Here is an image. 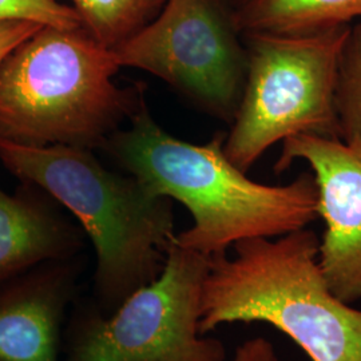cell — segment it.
<instances>
[{
    "mask_svg": "<svg viewBox=\"0 0 361 361\" xmlns=\"http://www.w3.org/2000/svg\"><path fill=\"white\" fill-rule=\"evenodd\" d=\"M225 137L217 133L204 145L182 141L155 122L145 102L101 150L153 193L190 212L193 225L176 243L207 257L244 240L296 232L317 219L313 176L283 186L250 180L225 154Z\"/></svg>",
    "mask_w": 361,
    "mask_h": 361,
    "instance_id": "1",
    "label": "cell"
},
{
    "mask_svg": "<svg viewBox=\"0 0 361 361\" xmlns=\"http://www.w3.org/2000/svg\"><path fill=\"white\" fill-rule=\"evenodd\" d=\"M94 150L0 141V162L77 219L97 256L94 293L110 314L161 273L174 243L173 201L137 177L104 168Z\"/></svg>",
    "mask_w": 361,
    "mask_h": 361,
    "instance_id": "2",
    "label": "cell"
},
{
    "mask_svg": "<svg viewBox=\"0 0 361 361\" xmlns=\"http://www.w3.org/2000/svg\"><path fill=\"white\" fill-rule=\"evenodd\" d=\"M83 27L42 26L0 61V141L101 150L146 102Z\"/></svg>",
    "mask_w": 361,
    "mask_h": 361,
    "instance_id": "3",
    "label": "cell"
},
{
    "mask_svg": "<svg viewBox=\"0 0 361 361\" xmlns=\"http://www.w3.org/2000/svg\"><path fill=\"white\" fill-rule=\"evenodd\" d=\"M317 234L304 228L249 238L210 257L202 285L200 334L222 324L267 323L310 361H361V310L341 301L319 264Z\"/></svg>",
    "mask_w": 361,
    "mask_h": 361,
    "instance_id": "4",
    "label": "cell"
},
{
    "mask_svg": "<svg viewBox=\"0 0 361 361\" xmlns=\"http://www.w3.org/2000/svg\"><path fill=\"white\" fill-rule=\"evenodd\" d=\"M350 27L243 35L245 86L224 143L237 168L246 173L273 145L295 135L337 138L336 86Z\"/></svg>",
    "mask_w": 361,
    "mask_h": 361,
    "instance_id": "5",
    "label": "cell"
},
{
    "mask_svg": "<svg viewBox=\"0 0 361 361\" xmlns=\"http://www.w3.org/2000/svg\"><path fill=\"white\" fill-rule=\"evenodd\" d=\"M209 262L174 240L161 273L114 312H77L62 361H226L224 344L200 334Z\"/></svg>",
    "mask_w": 361,
    "mask_h": 361,
    "instance_id": "6",
    "label": "cell"
},
{
    "mask_svg": "<svg viewBox=\"0 0 361 361\" xmlns=\"http://www.w3.org/2000/svg\"><path fill=\"white\" fill-rule=\"evenodd\" d=\"M114 52L121 67L150 73L210 116L232 122L247 68L232 0H166Z\"/></svg>",
    "mask_w": 361,
    "mask_h": 361,
    "instance_id": "7",
    "label": "cell"
},
{
    "mask_svg": "<svg viewBox=\"0 0 361 361\" xmlns=\"http://www.w3.org/2000/svg\"><path fill=\"white\" fill-rule=\"evenodd\" d=\"M296 161L310 166L317 186V217L325 224L319 264L341 301H361V149L338 138L301 134L283 142L274 171Z\"/></svg>",
    "mask_w": 361,
    "mask_h": 361,
    "instance_id": "8",
    "label": "cell"
},
{
    "mask_svg": "<svg viewBox=\"0 0 361 361\" xmlns=\"http://www.w3.org/2000/svg\"><path fill=\"white\" fill-rule=\"evenodd\" d=\"M79 273V259L70 258L0 285V361H62L63 322Z\"/></svg>",
    "mask_w": 361,
    "mask_h": 361,
    "instance_id": "9",
    "label": "cell"
},
{
    "mask_svg": "<svg viewBox=\"0 0 361 361\" xmlns=\"http://www.w3.org/2000/svg\"><path fill=\"white\" fill-rule=\"evenodd\" d=\"M0 188V285L42 264L79 256L86 234L40 188Z\"/></svg>",
    "mask_w": 361,
    "mask_h": 361,
    "instance_id": "10",
    "label": "cell"
},
{
    "mask_svg": "<svg viewBox=\"0 0 361 361\" xmlns=\"http://www.w3.org/2000/svg\"><path fill=\"white\" fill-rule=\"evenodd\" d=\"M361 19V0H244L234 8L241 35L307 34Z\"/></svg>",
    "mask_w": 361,
    "mask_h": 361,
    "instance_id": "11",
    "label": "cell"
},
{
    "mask_svg": "<svg viewBox=\"0 0 361 361\" xmlns=\"http://www.w3.org/2000/svg\"><path fill=\"white\" fill-rule=\"evenodd\" d=\"M82 27L102 46L116 50L150 23L166 0H71Z\"/></svg>",
    "mask_w": 361,
    "mask_h": 361,
    "instance_id": "12",
    "label": "cell"
},
{
    "mask_svg": "<svg viewBox=\"0 0 361 361\" xmlns=\"http://www.w3.org/2000/svg\"><path fill=\"white\" fill-rule=\"evenodd\" d=\"M337 138L361 149V20L350 27L336 86Z\"/></svg>",
    "mask_w": 361,
    "mask_h": 361,
    "instance_id": "13",
    "label": "cell"
},
{
    "mask_svg": "<svg viewBox=\"0 0 361 361\" xmlns=\"http://www.w3.org/2000/svg\"><path fill=\"white\" fill-rule=\"evenodd\" d=\"M10 20L61 28L82 26L78 13L58 0H0V23Z\"/></svg>",
    "mask_w": 361,
    "mask_h": 361,
    "instance_id": "14",
    "label": "cell"
},
{
    "mask_svg": "<svg viewBox=\"0 0 361 361\" xmlns=\"http://www.w3.org/2000/svg\"><path fill=\"white\" fill-rule=\"evenodd\" d=\"M40 25L27 20H10L0 23V61L23 40L30 38Z\"/></svg>",
    "mask_w": 361,
    "mask_h": 361,
    "instance_id": "15",
    "label": "cell"
},
{
    "mask_svg": "<svg viewBox=\"0 0 361 361\" xmlns=\"http://www.w3.org/2000/svg\"><path fill=\"white\" fill-rule=\"evenodd\" d=\"M232 361H279L276 350L267 338L247 340L235 350Z\"/></svg>",
    "mask_w": 361,
    "mask_h": 361,
    "instance_id": "16",
    "label": "cell"
},
{
    "mask_svg": "<svg viewBox=\"0 0 361 361\" xmlns=\"http://www.w3.org/2000/svg\"><path fill=\"white\" fill-rule=\"evenodd\" d=\"M244 0H232L233 6H234V8L237 7V6H240L241 3H243Z\"/></svg>",
    "mask_w": 361,
    "mask_h": 361,
    "instance_id": "17",
    "label": "cell"
}]
</instances>
